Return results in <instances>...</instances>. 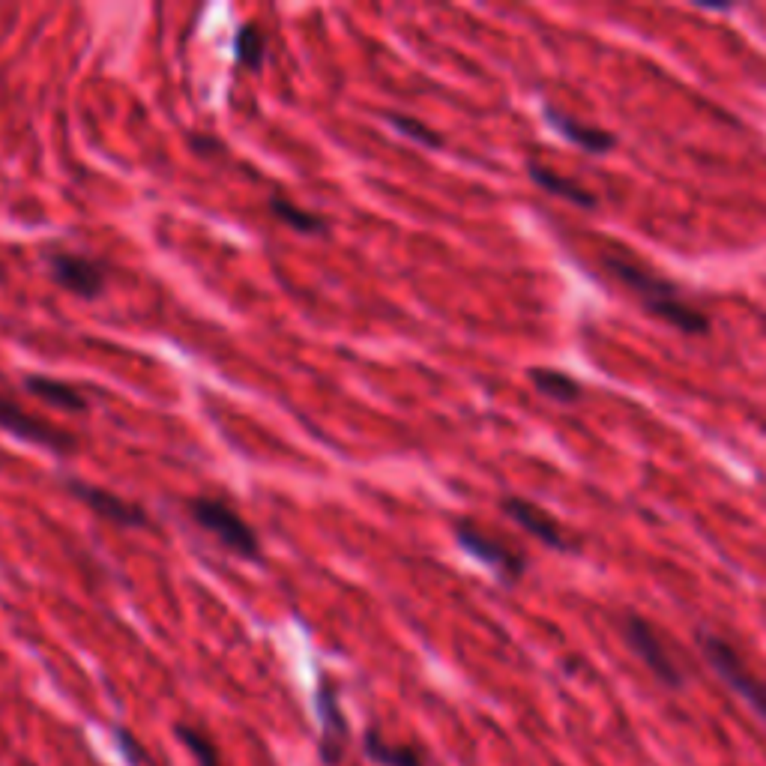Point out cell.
I'll use <instances>...</instances> for the list:
<instances>
[{
  "label": "cell",
  "mask_w": 766,
  "mask_h": 766,
  "mask_svg": "<svg viewBox=\"0 0 766 766\" xmlns=\"http://www.w3.org/2000/svg\"><path fill=\"white\" fill-rule=\"evenodd\" d=\"M599 261L653 318H659L689 336H704L710 330L707 315L686 297V291L677 282H671L668 276H662L656 267L635 258L632 252H626L614 243H605L599 252Z\"/></svg>",
  "instance_id": "6da1fadb"
},
{
  "label": "cell",
  "mask_w": 766,
  "mask_h": 766,
  "mask_svg": "<svg viewBox=\"0 0 766 766\" xmlns=\"http://www.w3.org/2000/svg\"><path fill=\"white\" fill-rule=\"evenodd\" d=\"M186 512L189 518L204 530L210 533L225 551H231L234 557L240 560H249V563H261V539L255 533V527L222 497H210V494H198V497H189L186 503Z\"/></svg>",
  "instance_id": "7a4b0ae2"
},
{
  "label": "cell",
  "mask_w": 766,
  "mask_h": 766,
  "mask_svg": "<svg viewBox=\"0 0 766 766\" xmlns=\"http://www.w3.org/2000/svg\"><path fill=\"white\" fill-rule=\"evenodd\" d=\"M701 653L704 659L710 662V668L761 716V722L766 725V680H761L746 662L743 656L719 635H710V632H701Z\"/></svg>",
  "instance_id": "3957f363"
},
{
  "label": "cell",
  "mask_w": 766,
  "mask_h": 766,
  "mask_svg": "<svg viewBox=\"0 0 766 766\" xmlns=\"http://www.w3.org/2000/svg\"><path fill=\"white\" fill-rule=\"evenodd\" d=\"M45 270L51 282L81 300H99L108 285V267L90 255L66 252V249H48L42 252Z\"/></svg>",
  "instance_id": "277c9868"
},
{
  "label": "cell",
  "mask_w": 766,
  "mask_h": 766,
  "mask_svg": "<svg viewBox=\"0 0 766 766\" xmlns=\"http://www.w3.org/2000/svg\"><path fill=\"white\" fill-rule=\"evenodd\" d=\"M0 428L24 443H33V446H42L54 455H72L78 449V437L69 434L66 428L36 416V413H27L18 401H12L9 395L0 392Z\"/></svg>",
  "instance_id": "5b68a950"
},
{
  "label": "cell",
  "mask_w": 766,
  "mask_h": 766,
  "mask_svg": "<svg viewBox=\"0 0 766 766\" xmlns=\"http://www.w3.org/2000/svg\"><path fill=\"white\" fill-rule=\"evenodd\" d=\"M623 641L629 644V650L653 671V677L671 689H680L686 683V674L680 668V662L674 659V653L668 650L665 638L653 629V623H647L638 614H629L623 620Z\"/></svg>",
  "instance_id": "8992f818"
},
{
  "label": "cell",
  "mask_w": 766,
  "mask_h": 766,
  "mask_svg": "<svg viewBox=\"0 0 766 766\" xmlns=\"http://www.w3.org/2000/svg\"><path fill=\"white\" fill-rule=\"evenodd\" d=\"M455 539H458V545L470 554V557H476L479 563H485L488 569H494L506 584H515L521 575H524V569H527V560L515 551V548H509L503 539H497V536H491L488 530H482L476 521H470V518H458L455 521Z\"/></svg>",
  "instance_id": "52a82bcc"
},
{
  "label": "cell",
  "mask_w": 766,
  "mask_h": 766,
  "mask_svg": "<svg viewBox=\"0 0 766 766\" xmlns=\"http://www.w3.org/2000/svg\"><path fill=\"white\" fill-rule=\"evenodd\" d=\"M315 710L321 722V740H318V758L324 766H342L351 743V722L339 701V686L333 680H321L315 692Z\"/></svg>",
  "instance_id": "ba28073f"
},
{
  "label": "cell",
  "mask_w": 766,
  "mask_h": 766,
  "mask_svg": "<svg viewBox=\"0 0 766 766\" xmlns=\"http://www.w3.org/2000/svg\"><path fill=\"white\" fill-rule=\"evenodd\" d=\"M66 491L81 500L93 515H99L102 521H111L117 527H126V530H147L153 521L147 515V509L135 500H126L108 488H99V485H90L84 479H66Z\"/></svg>",
  "instance_id": "9c48e42d"
},
{
  "label": "cell",
  "mask_w": 766,
  "mask_h": 766,
  "mask_svg": "<svg viewBox=\"0 0 766 766\" xmlns=\"http://www.w3.org/2000/svg\"><path fill=\"white\" fill-rule=\"evenodd\" d=\"M500 509H503L521 530H527L530 536H536L539 542H545V545H551V548H557V551H572V548H575V539L566 536L563 524H560L551 512H545L542 506H536L533 500H527V497H503V500H500Z\"/></svg>",
  "instance_id": "30bf717a"
},
{
  "label": "cell",
  "mask_w": 766,
  "mask_h": 766,
  "mask_svg": "<svg viewBox=\"0 0 766 766\" xmlns=\"http://www.w3.org/2000/svg\"><path fill=\"white\" fill-rule=\"evenodd\" d=\"M545 117H548V123H551L566 141L578 144V147L587 150V153H608V150L617 144V138H614L611 132H605V129H599V126H584L581 120H575V117H569V114H563V111H557V108H545Z\"/></svg>",
  "instance_id": "8fae6325"
},
{
  "label": "cell",
  "mask_w": 766,
  "mask_h": 766,
  "mask_svg": "<svg viewBox=\"0 0 766 766\" xmlns=\"http://www.w3.org/2000/svg\"><path fill=\"white\" fill-rule=\"evenodd\" d=\"M24 389H27L33 398H39L42 404H48V407L66 410V413H84V410H87L84 392H78L72 383L66 381L48 378V375H27V378H24Z\"/></svg>",
  "instance_id": "7c38bea8"
},
{
  "label": "cell",
  "mask_w": 766,
  "mask_h": 766,
  "mask_svg": "<svg viewBox=\"0 0 766 766\" xmlns=\"http://www.w3.org/2000/svg\"><path fill=\"white\" fill-rule=\"evenodd\" d=\"M267 210H270V216H273L276 222L288 225V228L297 231V234L318 237V234H327V231H330V219H327V216H321V213H315V210H306V207L288 201L285 195H273V198L267 201Z\"/></svg>",
  "instance_id": "4fadbf2b"
},
{
  "label": "cell",
  "mask_w": 766,
  "mask_h": 766,
  "mask_svg": "<svg viewBox=\"0 0 766 766\" xmlns=\"http://www.w3.org/2000/svg\"><path fill=\"white\" fill-rule=\"evenodd\" d=\"M363 755L378 766H425V758L416 746H404V743H389L383 740L381 731L369 728L363 734Z\"/></svg>",
  "instance_id": "5bb4252c"
},
{
  "label": "cell",
  "mask_w": 766,
  "mask_h": 766,
  "mask_svg": "<svg viewBox=\"0 0 766 766\" xmlns=\"http://www.w3.org/2000/svg\"><path fill=\"white\" fill-rule=\"evenodd\" d=\"M264 57H267V33L255 21L240 24L237 36H234V60H237V66L261 72Z\"/></svg>",
  "instance_id": "9a60e30c"
},
{
  "label": "cell",
  "mask_w": 766,
  "mask_h": 766,
  "mask_svg": "<svg viewBox=\"0 0 766 766\" xmlns=\"http://www.w3.org/2000/svg\"><path fill=\"white\" fill-rule=\"evenodd\" d=\"M530 177H533V183H539L545 192H551V195H557V198H566V201H572V204H578V207H596V195H593L590 189H584V186L575 183V180H566V177L554 174L551 168L530 165Z\"/></svg>",
  "instance_id": "2e32d148"
},
{
  "label": "cell",
  "mask_w": 766,
  "mask_h": 766,
  "mask_svg": "<svg viewBox=\"0 0 766 766\" xmlns=\"http://www.w3.org/2000/svg\"><path fill=\"white\" fill-rule=\"evenodd\" d=\"M530 381L536 386V392H542L545 398L557 404H575L581 398V383L557 369H530Z\"/></svg>",
  "instance_id": "e0dca14e"
},
{
  "label": "cell",
  "mask_w": 766,
  "mask_h": 766,
  "mask_svg": "<svg viewBox=\"0 0 766 766\" xmlns=\"http://www.w3.org/2000/svg\"><path fill=\"white\" fill-rule=\"evenodd\" d=\"M174 734H177V740L189 749V755L195 758V764L198 766H225L222 764V755H219V749H216V743L210 740V734L207 731H201V728H192V725H174Z\"/></svg>",
  "instance_id": "ac0fdd59"
},
{
  "label": "cell",
  "mask_w": 766,
  "mask_h": 766,
  "mask_svg": "<svg viewBox=\"0 0 766 766\" xmlns=\"http://www.w3.org/2000/svg\"><path fill=\"white\" fill-rule=\"evenodd\" d=\"M386 123H389L395 132H401L404 138H410L413 144H422V147H428V150H440V147H443V135L434 132L431 126H425L422 120L410 117V114L389 111V114H386Z\"/></svg>",
  "instance_id": "d6986e66"
},
{
  "label": "cell",
  "mask_w": 766,
  "mask_h": 766,
  "mask_svg": "<svg viewBox=\"0 0 766 766\" xmlns=\"http://www.w3.org/2000/svg\"><path fill=\"white\" fill-rule=\"evenodd\" d=\"M114 740H117V746L123 749V755H126V761L132 766H141L147 764V752L141 749V743L126 731V728H114Z\"/></svg>",
  "instance_id": "ffe728a7"
},
{
  "label": "cell",
  "mask_w": 766,
  "mask_h": 766,
  "mask_svg": "<svg viewBox=\"0 0 766 766\" xmlns=\"http://www.w3.org/2000/svg\"><path fill=\"white\" fill-rule=\"evenodd\" d=\"M189 147H192L198 156H207V159H213V156H225V153H228V147H225L219 138H213V135H198V132H192V135H189Z\"/></svg>",
  "instance_id": "44dd1931"
}]
</instances>
